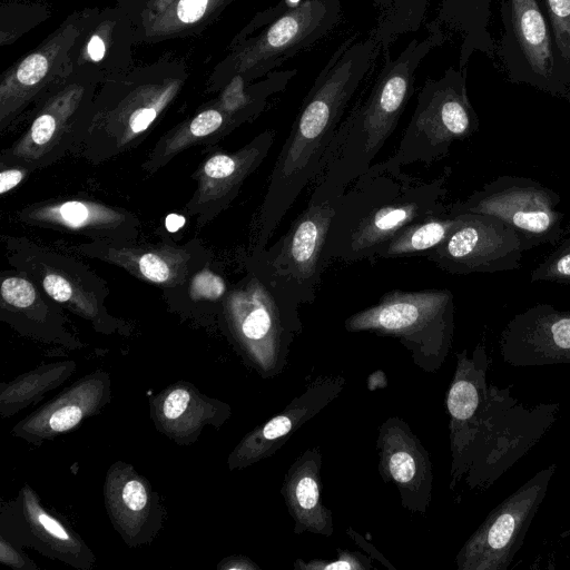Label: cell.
I'll use <instances>...</instances> for the list:
<instances>
[{
    "label": "cell",
    "mask_w": 570,
    "mask_h": 570,
    "mask_svg": "<svg viewBox=\"0 0 570 570\" xmlns=\"http://www.w3.org/2000/svg\"><path fill=\"white\" fill-rule=\"evenodd\" d=\"M451 168L425 180L380 163L356 178L341 196L332 218L326 256L354 263L376 258L401 229L448 212L444 204Z\"/></svg>",
    "instance_id": "6da1fadb"
},
{
    "label": "cell",
    "mask_w": 570,
    "mask_h": 570,
    "mask_svg": "<svg viewBox=\"0 0 570 570\" xmlns=\"http://www.w3.org/2000/svg\"><path fill=\"white\" fill-rule=\"evenodd\" d=\"M348 67L314 91L292 126L271 175L259 217L255 252H261L303 189L320 173L351 94Z\"/></svg>",
    "instance_id": "7a4b0ae2"
},
{
    "label": "cell",
    "mask_w": 570,
    "mask_h": 570,
    "mask_svg": "<svg viewBox=\"0 0 570 570\" xmlns=\"http://www.w3.org/2000/svg\"><path fill=\"white\" fill-rule=\"evenodd\" d=\"M348 332L393 336L412 353L416 364L433 371L444 361L454 330V297L450 289L385 293L381 301L344 322Z\"/></svg>",
    "instance_id": "3957f363"
},
{
    "label": "cell",
    "mask_w": 570,
    "mask_h": 570,
    "mask_svg": "<svg viewBox=\"0 0 570 570\" xmlns=\"http://www.w3.org/2000/svg\"><path fill=\"white\" fill-rule=\"evenodd\" d=\"M340 198L308 200L306 208L268 249L254 253L250 267L298 306L314 302L322 273L330 262L327 236Z\"/></svg>",
    "instance_id": "277c9868"
},
{
    "label": "cell",
    "mask_w": 570,
    "mask_h": 570,
    "mask_svg": "<svg viewBox=\"0 0 570 570\" xmlns=\"http://www.w3.org/2000/svg\"><path fill=\"white\" fill-rule=\"evenodd\" d=\"M232 293L228 316L234 333L265 374L274 375L286 363L289 345L302 331L299 306L266 281L256 269Z\"/></svg>",
    "instance_id": "5b68a950"
},
{
    "label": "cell",
    "mask_w": 570,
    "mask_h": 570,
    "mask_svg": "<svg viewBox=\"0 0 570 570\" xmlns=\"http://www.w3.org/2000/svg\"><path fill=\"white\" fill-rule=\"evenodd\" d=\"M560 195L529 177L500 175L464 200L448 205L449 214H485L500 218L518 235L523 252L557 245L563 237L564 215Z\"/></svg>",
    "instance_id": "8992f818"
},
{
    "label": "cell",
    "mask_w": 570,
    "mask_h": 570,
    "mask_svg": "<svg viewBox=\"0 0 570 570\" xmlns=\"http://www.w3.org/2000/svg\"><path fill=\"white\" fill-rule=\"evenodd\" d=\"M187 78L186 65L177 59L132 67L98 86L89 122L138 135L169 106Z\"/></svg>",
    "instance_id": "52a82bcc"
},
{
    "label": "cell",
    "mask_w": 570,
    "mask_h": 570,
    "mask_svg": "<svg viewBox=\"0 0 570 570\" xmlns=\"http://www.w3.org/2000/svg\"><path fill=\"white\" fill-rule=\"evenodd\" d=\"M479 117L466 95L464 78L453 76L421 99L395 153L380 164L402 168L445 157L452 144L478 131Z\"/></svg>",
    "instance_id": "ba28073f"
},
{
    "label": "cell",
    "mask_w": 570,
    "mask_h": 570,
    "mask_svg": "<svg viewBox=\"0 0 570 570\" xmlns=\"http://www.w3.org/2000/svg\"><path fill=\"white\" fill-rule=\"evenodd\" d=\"M502 36L494 60L509 82L558 98L550 27L540 0H501Z\"/></svg>",
    "instance_id": "9c48e42d"
},
{
    "label": "cell",
    "mask_w": 570,
    "mask_h": 570,
    "mask_svg": "<svg viewBox=\"0 0 570 570\" xmlns=\"http://www.w3.org/2000/svg\"><path fill=\"white\" fill-rule=\"evenodd\" d=\"M556 465L539 471L494 508L459 551L460 570H504L523 543Z\"/></svg>",
    "instance_id": "30bf717a"
},
{
    "label": "cell",
    "mask_w": 570,
    "mask_h": 570,
    "mask_svg": "<svg viewBox=\"0 0 570 570\" xmlns=\"http://www.w3.org/2000/svg\"><path fill=\"white\" fill-rule=\"evenodd\" d=\"M99 8L69 14L35 49L17 60L0 78V116L4 121L32 100L43 97L68 72L69 53Z\"/></svg>",
    "instance_id": "8fae6325"
},
{
    "label": "cell",
    "mask_w": 570,
    "mask_h": 570,
    "mask_svg": "<svg viewBox=\"0 0 570 570\" xmlns=\"http://www.w3.org/2000/svg\"><path fill=\"white\" fill-rule=\"evenodd\" d=\"M461 224L425 257L451 274L519 269L523 249L517 233L491 215L465 213Z\"/></svg>",
    "instance_id": "7c38bea8"
},
{
    "label": "cell",
    "mask_w": 570,
    "mask_h": 570,
    "mask_svg": "<svg viewBox=\"0 0 570 570\" xmlns=\"http://www.w3.org/2000/svg\"><path fill=\"white\" fill-rule=\"evenodd\" d=\"M379 473L399 491L404 509L424 513L432 500L433 469L430 454L400 417H389L377 431Z\"/></svg>",
    "instance_id": "4fadbf2b"
},
{
    "label": "cell",
    "mask_w": 570,
    "mask_h": 570,
    "mask_svg": "<svg viewBox=\"0 0 570 570\" xmlns=\"http://www.w3.org/2000/svg\"><path fill=\"white\" fill-rule=\"evenodd\" d=\"M136 43V29L120 8L98 9L69 53L68 72L92 76L100 83L115 78L134 67Z\"/></svg>",
    "instance_id": "5bb4252c"
},
{
    "label": "cell",
    "mask_w": 570,
    "mask_h": 570,
    "mask_svg": "<svg viewBox=\"0 0 570 570\" xmlns=\"http://www.w3.org/2000/svg\"><path fill=\"white\" fill-rule=\"evenodd\" d=\"M501 354L515 366L570 362V311L537 304L517 314L500 338Z\"/></svg>",
    "instance_id": "9a60e30c"
},
{
    "label": "cell",
    "mask_w": 570,
    "mask_h": 570,
    "mask_svg": "<svg viewBox=\"0 0 570 570\" xmlns=\"http://www.w3.org/2000/svg\"><path fill=\"white\" fill-rule=\"evenodd\" d=\"M345 385L342 376L323 377L266 423L249 432L232 452L230 469H240L272 456L307 421L337 397Z\"/></svg>",
    "instance_id": "2e32d148"
},
{
    "label": "cell",
    "mask_w": 570,
    "mask_h": 570,
    "mask_svg": "<svg viewBox=\"0 0 570 570\" xmlns=\"http://www.w3.org/2000/svg\"><path fill=\"white\" fill-rule=\"evenodd\" d=\"M323 7L317 1H307L284 14L253 41L239 45L210 75L214 85L228 83L234 78L249 75L258 65L285 50L320 21Z\"/></svg>",
    "instance_id": "e0dca14e"
},
{
    "label": "cell",
    "mask_w": 570,
    "mask_h": 570,
    "mask_svg": "<svg viewBox=\"0 0 570 570\" xmlns=\"http://www.w3.org/2000/svg\"><path fill=\"white\" fill-rule=\"evenodd\" d=\"M322 455L317 446L304 451L287 470L281 488L294 533L311 532L331 537L333 514L321 498Z\"/></svg>",
    "instance_id": "ac0fdd59"
},
{
    "label": "cell",
    "mask_w": 570,
    "mask_h": 570,
    "mask_svg": "<svg viewBox=\"0 0 570 570\" xmlns=\"http://www.w3.org/2000/svg\"><path fill=\"white\" fill-rule=\"evenodd\" d=\"M105 393L101 380L90 377L67 390L16 426L28 439H46L76 428L99 406Z\"/></svg>",
    "instance_id": "d6986e66"
},
{
    "label": "cell",
    "mask_w": 570,
    "mask_h": 570,
    "mask_svg": "<svg viewBox=\"0 0 570 570\" xmlns=\"http://www.w3.org/2000/svg\"><path fill=\"white\" fill-rule=\"evenodd\" d=\"M232 0H175L137 38L138 43L156 45L200 33Z\"/></svg>",
    "instance_id": "ffe728a7"
},
{
    "label": "cell",
    "mask_w": 570,
    "mask_h": 570,
    "mask_svg": "<svg viewBox=\"0 0 570 570\" xmlns=\"http://www.w3.org/2000/svg\"><path fill=\"white\" fill-rule=\"evenodd\" d=\"M462 214L450 215L449 210L428 217L401 229L376 254V257L400 258L426 256L443 243L461 224Z\"/></svg>",
    "instance_id": "44dd1931"
},
{
    "label": "cell",
    "mask_w": 570,
    "mask_h": 570,
    "mask_svg": "<svg viewBox=\"0 0 570 570\" xmlns=\"http://www.w3.org/2000/svg\"><path fill=\"white\" fill-rule=\"evenodd\" d=\"M552 37L558 98L570 102V0H540Z\"/></svg>",
    "instance_id": "7402d4cb"
},
{
    "label": "cell",
    "mask_w": 570,
    "mask_h": 570,
    "mask_svg": "<svg viewBox=\"0 0 570 570\" xmlns=\"http://www.w3.org/2000/svg\"><path fill=\"white\" fill-rule=\"evenodd\" d=\"M109 507L112 510L114 518L117 517V524L125 529H130L131 524H138L146 517L150 498L144 482L135 475H127L116 487V491L110 490L108 494Z\"/></svg>",
    "instance_id": "603a6c76"
},
{
    "label": "cell",
    "mask_w": 570,
    "mask_h": 570,
    "mask_svg": "<svg viewBox=\"0 0 570 570\" xmlns=\"http://www.w3.org/2000/svg\"><path fill=\"white\" fill-rule=\"evenodd\" d=\"M24 508L31 525L36 532L42 534L46 541L58 550L70 551L73 547H79L78 542L70 535V532L53 517L48 514L39 507L32 497L26 493Z\"/></svg>",
    "instance_id": "cb8c5ba5"
},
{
    "label": "cell",
    "mask_w": 570,
    "mask_h": 570,
    "mask_svg": "<svg viewBox=\"0 0 570 570\" xmlns=\"http://www.w3.org/2000/svg\"><path fill=\"white\" fill-rule=\"evenodd\" d=\"M530 282L570 285V237L531 271Z\"/></svg>",
    "instance_id": "d4e9b609"
},
{
    "label": "cell",
    "mask_w": 570,
    "mask_h": 570,
    "mask_svg": "<svg viewBox=\"0 0 570 570\" xmlns=\"http://www.w3.org/2000/svg\"><path fill=\"white\" fill-rule=\"evenodd\" d=\"M464 1L468 10V23L471 30V46L494 58L495 43L488 31L491 0Z\"/></svg>",
    "instance_id": "484cf974"
},
{
    "label": "cell",
    "mask_w": 570,
    "mask_h": 570,
    "mask_svg": "<svg viewBox=\"0 0 570 570\" xmlns=\"http://www.w3.org/2000/svg\"><path fill=\"white\" fill-rule=\"evenodd\" d=\"M37 7H20L18 6L19 17L13 11L11 4L3 6L1 9V24H0V42L2 46L11 43L17 40L22 33L28 31L40 20L46 19V14L35 16L22 19L31 13Z\"/></svg>",
    "instance_id": "4316f807"
},
{
    "label": "cell",
    "mask_w": 570,
    "mask_h": 570,
    "mask_svg": "<svg viewBox=\"0 0 570 570\" xmlns=\"http://www.w3.org/2000/svg\"><path fill=\"white\" fill-rule=\"evenodd\" d=\"M174 1L175 0H117L116 6L129 17L138 36L142 29Z\"/></svg>",
    "instance_id": "83f0119b"
},
{
    "label": "cell",
    "mask_w": 570,
    "mask_h": 570,
    "mask_svg": "<svg viewBox=\"0 0 570 570\" xmlns=\"http://www.w3.org/2000/svg\"><path fill=\"white\" fill-rule=\"evenodd\" d=\"M338 558L325 562L324 560H311L304 562L298 559L295 561V569L299 570H366L371 568V561L365 556L358 552H351L348 550H337Z\"/></svg>",
    "instance_id": "f1b7e54d"
},
{
    "label": "cell",
    "mask_w": 570,
    "mask_h": 570,
    "mask_svg": "<svg viewBox=\"0 0 570 570\" xmlns=\"http://www.w3.org/2000/svg\"><path fill=\"white\" fill-rule=\"evenodd\" d=\"M1 295L7 303L16 307H27L36 299V292L32 285L19 277L4 279L1 285Z\"/></svg>",
    "instance_id": "f546056e"
},
{
    "label": "cell",
    "mask_w": 570,
    "mask_h": 570,
    "mask_svg": "<svg viewBox=\"0 0 570 570\" xmlns=\"http://www.w3.org/2000/svg\"><path fill=\"white\" fill-rule=\"evenodd\" d=\"M226 286L219 276L212 272H203L193 281V293L197 297L216 299L225 293Z\"/></svg>",
    "instance_id": "4dcf8cb0"
},
{
    "label": "cell",
    "mask_w": 570,
    "mask_h": 570,
    "mask_svg": "<svg viewBox=\"0 0 570 570\" xmlns=\"http://www.w3.org/2000/svg\"><path fill=\"white\" fill-rule=\"evenodd\" d=\"M59 219L71 227H80L90 222V208L80 202H67L57 208Z\"/></svg>",
    "instance_id": "1f68e13d"
},
{
    "label": "cell",
    "mask_w": 570,
    "mask_h": 570,
    "mask_svg": "<svg viewBox=\"0 0 570 570\" xmlns=\"http://www.w3.org/2000/svg\"><path fill=\"white\" fill-rule=\"evenodd\" d=\"M139 269L147 279L157 283L166 282L170 275V269L166 262L151 253L140 257Z\"/></svg>",
    "instance_id": "d6a6232c"
},
{
    "label": "cell",
    "mask_w": 570,
    "mask_h": 570,
    "mask_svg": "<svg viewBox=\"0 0 570 570\" xmlns=\"http://www.w3.org/2000/svg\"><path fill=\"white\" fill-rule=\"evenodd\" d=\"M43 287L57 302H66L71 297L70 285L58 275H47L43 279Z\"/></svg>",
    "instance_id": "836d02e7"
},
{
    "label": "cell",
    "mask_w": 570,
    "mask_h": 570,
    "mask_svg": "<svg viewBox=\"0 0 570 570\" xmlns=\"http://www.w3.org/2000/svg\"><path fill=\"white\" fill-rule=\"evenodd\" d=\"M22 179V173L18 169L3 170L0 174V193L4 194L16 187Z\"/></svg>",
    "instance_id": "e575fe53"
},
{
    "label": "cell",
    "mask_w": 570,
    "mask_h": 570,
    "mask_svg": "<svg viewBox=\"0 0 570 570\" xmlns=\"http://www.w3.org/2000/svg\"><path fill=\"white\" fill-rule=\"evenodd\" d=\"M185 224V218L183 216L170 214L166 218V228L169 232H177Z\"/></svg>",
    "instance_id": "d590c367"
}]
</instances>
